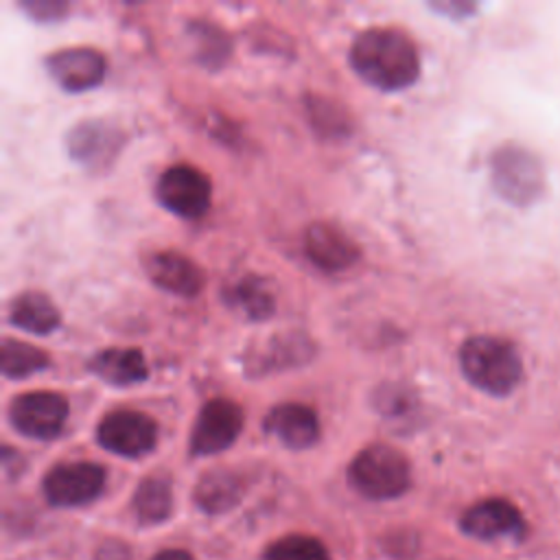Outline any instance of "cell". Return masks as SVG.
Returning a JSON list of instances; mask_svg holds the SVG:
<instances>
[{
    "instance_id": "cell-1",
    "label": "cell",
    "mask_w": 560,
    "mask_h": 560,
    "mask_svg": "<svg viewBox=\"0 0 560 560\" xmlns=\"http://www.w3.org/2000/svg\"><path fill=\"white\" fill-rule=\"evenodd\" d=\"M350 66L365 83L385 92L411 85L420 72L416 44L389 26L361 31L350 46Z\"/></svg>"
},
{
    "instance_id": "cell-2",
    "label": "cell",
    "mask_w": 560,
    "mask_h": 560,
    "mask_svg": "<svg viewBox=\"0 0 560 560\" xmlns=\"http://www.w3.org/2000/svg\"><path fill=\"white\" fill-rule=\"evenodd\" d=\"M459 368L475 387L492 396H508L523 376L518 350L510 341L492 335L466 339L459 348Z\"/></svg>"
},
{
    "instance_id": "cell-3",
    "label": "cell",
    "mask_w": 560,
    "mask_h": 560,
    "mask_svg": "<svg viewBox=\"0 0 560 560\" xmlns=\"http://www.w3.org/2000/svg\"><path fill=\"white\" fill-rule=\"evenodd\" d=\"M348 481L359 494L372 501L396 499L407 492L411 468L398 448L389 444H372L348 466Z\"/></svg>"
},
{
    "instance_id": "cell-4",
    "label": "cell",
    "mask_w": 560,
    "mask_h": 560,
    "mask_svg": "<svg viewBox=\"0 0 560 560\" xmlns=\"http://www.w3.org/2000/svg\"><path fill=\"white\" fill-rule=\"evenodd\" d=\"M492 184L497 192L518 206L532 203L545 184L536 155L521 147H503L492 155Z\"/></svg>"
},
{
    "instance_id": "cell-5",
    "label": "cell",
    "mask_w": 560,
    "mask_h": 560,
    "mask_svg": "<svg viewBox=\"0 0 560 560\" xmlns=\"http://www.w3.org/2000/svg\"><path fill=\"white\" fill-rule=\"evenodd\" d=\"M158 201L177 217L199 219L208 212L212 201L210 179L190 164L168 166L155 184Z\"/></svg>"
},
{
    "instance_id": "cell-6",
    "label": "cell",
    "mask_w": 560,
    "mask_h": 560,
    "mask_svg": "<svg viewBox=\"0 0 560 560\" xmlns=\"http://www.w3.org/2000/svg\"><path fill=\"white\" fill-rule=\"evenodd\" d=\"M68 418V400L57 392H24L9 402L15 431L33 440H52Z\"/></svg>"
},
{
    "instance_id": "cell-7",
    "label": "cell",
    "mask_w": 560,
    "mask_h": 560,
    "mask_svg": "<svg viewBox=\"0 0 560 560\" xmlns=\"http://www.w3.org/2000/svg\"><path fill=\"white\" fill-rule=\"evenodd\" d=\"M98 444L120 457H142L153 451L158 440L155 422L133 409H114L96 427Z\"/></svg>"
},
{
    "instance_id": "cell-8",
    "label": "cell",
    "mask_w": 560,
    "mask_h": 560,
    "mask_svg": "<svg viewBox=\"0 0 560 560\" xmlns=\"http://www.w3.org/2000/svg\"><path fill=\"white\" fill-rule=\"evenodd\" d=\"M105 486V470L94 462H63L44 477V497L55 508H77L94 501Z\"/></svg>"
},
{
    "instance_id": "cell-9",
    "label": "cell",
    "mask_w": 560,
    "mask_h": 560,
    "mask_svg": "<svg viewBox=\"0 0 560 560\" xmlns=\"http://www.w3.org/2000/svg\"><path fill=\"white\" fill-rule=\"evenodd\" d=\"M243 429V411L234 400L212 398L203 402L190 431L192 455H214L234 444Z\"/></svg>"
},
{
    "instance_id": "cell-10",
    "label": "cell",
    "mask_w": 560,
    "mask_h": 560,
    "mask_svg": "<svg viewBox=\"0 0 560 560\" xmlns=\"http://www.w3.org/2000/svg\"><path fill=\"white\" fill-rule=\"evenodd\" d=\"M66 147L70 158L85 168L103 171L116 160L122 147V131L105 120H83L68 131Z\"/></svg>"
},
{
    "instance_id": "cell-11",
    "label": "cell",
    "mask_w": 560,
    "mask_h": 560,
    "mask_svg": "<svg viewBox=\"0 0 560 560\" xmlns=\"http://www.w3.org/2000/svg\"><path fill=\"white\" fill-rule=\"evenodd\" d=\"M459 527L479 540L497 538H523L525 518L521 510L508 499H483L470 505L459 521Z\"/></svg>"
},
{
    "instance_id": "cell-12",
    "label": "cell",
    "mask_w": 560,
    "mask_h": 560,
    "mask_svg": "<svg viewBox=\"0 0 560 560\" xmlns=\"http://www.w3.org/2000/svg\"><path fill=\"white\" fill-rule=\"evenodd\" d=\"M50 79L66 92H83L98 85L105 77V57L85 46L61 48L44 59Z\"/></svg>"
},
{
    "instance_id": "cell-13",
    "label": "cell",
    "mask_w": 560,
    "mask_h": 560,
    "mask_svg": "<svg viewBox=\"0 0 560 560\" xmlns=\"http://www.w3.org/2000/svg\"><path fill=\"white\" fill-rule=\"evenodd\" d=\"M144 271L155 287L173 295L195 298L203 289L201 267L175 249L153 252L144 260Z\"/></svg>"
},
{
    "instance_id": "cell-14",
    "label": "cell",
    "mask_w": 560,
    "mask_h": 560,
    "mask_svg": "<svg viewBox=\"0 0 560 560\" xmlns=\"http://www.w3.org/2000/svg\"><path fill=\"white\" fill-rule=\"evenodd\" d=\"M262 429L293 451L308 448L319 438L317 413L302 402H280L271 407L265 416Z\"/></svg>"
},
{
    "instance_id": "cell-15",
    "label": "cell",
    "mask_w": 560,
    "mask_h": 560,
    "mask_svg": "<svg viewBox=\"0 0 560 560\" xmlns=\"http://www.w3.org/2000/svg\"><path fill=\"white\" fill-rule=\"evenodd\" d=\"M304 252L311 262L324 271L348 269L359 258V247L350 241V236L324 221H315L306 228Z\"/></svg>"
},
{
    "instance_id": "cell-16",
    "label": "cell",
    "mask_w": 560,
    "mask_h": 560,
    "mask_svg": "<svg viewBox=\"0 0 560 560\" xmlns=\"http://www.w3.org/2000/svg\"><path fill=\"white\" fill-rule=\"evenodd\" d=\"M88 370L114 387H127L147 378V359L138 348H105L90 357Z\"/></svg>"
},
{
    "instance_id": "cell-17",
    "label": "cell",
    "mask_w": 560,
    "mask_h": 560,
    "mask_svg": "<svg viewBox=\"0 0 560 560\" xmlns=\"http://www.w3.org/2000/svg\"><path fill=\"white\" fill-rule=\"evenodd\" d=\"M9 322L20 330L48 335L59 326L61 315L48 295L39 291H24L11 300Z\"/></svg>"
},
{
    "instance_id": "cell-18",
    "label": "cell",
    "mask_w": 560,
    "mask_h": 560,
    "mask_svg": "<svg viewBox=\"0 0 560 560\" xmlns=\"http://www.w3.org/2000/svg\"><path fill=\"white\" fill-rule=\"evenodd\" d=\"M243 494V483L232 470H208L195 486V503L206 514H223L232 510Z\"/></svg>"
},
{
    "instance_id": "cell-19",
    "label": "cell",
    "mask_w": 560,
    "mask_h": 560,
    "mask_svg": "<svg viewBox=\"0 0 560 560\" xmlns=\"http://www.w3.org/2000/svg\"><path fill=\"white\" fill-rule=\"evenodd\" d=\"M133 514L142 525H158L168 518L171 508H173V494H171V483L166 477L160 475H149L144 477L131 499Z\"/></svg>"
},
{
    "instance_id": "cell-20",
    "label": "cell",
    "mask_w": 560,
    "mask_h": 560,
    "mask_svg": "<svg viewBox=\"0 0 560 560\" xmlns=\"http://www.w3.org/2000/svg\"><path fill=\"white\" fill-rule=\"evenodd\" d=\"M225 300L249 319H267L276 311V300L267 282L258 276H243L228 287Z\"/></svg>"
},
{
    "instance_id": "cell-21",
    "label": "cell",
    "mask_w": 560,
    "mask_h": 560,
    "mask_svg": "<svg viewBox=\"0 0 560 560\" xmlns=\"http://www.w3.org/2000/svg\"><path fill=\"white\" fill-rule=\"evenodd\" d=\"M50 363L48 354L22 339L2 337L0 343V370L7 378H24L42 372Z\"/></svg>"
},
{
    "instance_id": "cell-22",
    "label": "cell",
    "mask_w": 560,
    "mask_h": 560,
    "mask_svg": "<svg viewBox=\"0 0 560 560\" xmlns=\"http://www.w3.org/2000/svg\"><path fill=\"white\" fill-rule=\"evenodd\" d=\"M265 560H330L326 547L311 536L293 534L280 538L265 551Z\"/></svg>"
},
{
    "instance_id": "cell-23",
    "label": "cell",
    "mask_w": 560,
    "mask_h": 560,
    "mask_svg": "<svg viewBox=\"0 0 560 560\" xmlns=\"http://www.w3.org/2000/svg\"><path fill=\"white\" fill-rule=\"evenodd\" d=\"M190 35H195L197 42H203V46L197 48V55L206 66H217V63L225 61V57L230 55V42H228L225 33L219 31L214 24L192 22Z\"/></svg>"
},
{
    "instance_id": "cell-24",
    "label": "cell",
    "mask_w": 560,
    "mask_h": 560,
    "mask_svg": "<svg viewBox=\"0 0 560 560\" xmlns=\"http://www.w3.org/2000/svg\"><path fill=\"white\" fill-rule=\"evenodd\" d=\"M20 7L28 13V18L37 22L59 20L68 11V4L61 0H28V2H22Z\"/></svg>"
},
{
    "instance_id": "cell-25",
    "label": "cell",
    "mask_w": 560,
    "mask_h": 560,
    "mask_svg": "<svg viewBox=\"0 0 560 560\" xmlns=\"http://www.w3.org/2000/svg\"><path fill=\"white\" fill-rule=\"evenodd\" d=\"M94 560H129V547L120 540H107L96 549Z\"/></svg>"
},
{
    "instance_id": "cell-26",
    "label": "cell",
    "mask_w": 560,
    "mask_h": 560,
    "mask_svg": "<svg viewBox=\"0 0 560 560\" xmlns=\"http://www.w3.org/2000/svg\"><path fill=\"white\" fill-rule=\"evenodd\" d=\"M151 560H192V558L184 549H164V551L155 553Z\"/></svg>"
}]
</instances>
